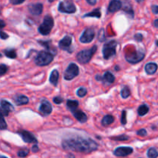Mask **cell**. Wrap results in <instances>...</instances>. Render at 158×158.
Returning a JSON list of instances; mask_svg holds the SVG:
<instances>
[{"mask_svg":"<svg viewBox=\"0 0 158 158\" xmlns=\"http://www.w3.org/2000/svg\"><path fill=\"white\" fill-rule=\"evenodd\" d=\"M103 81L106 82L107 83H109V84H111V83H114V80H115V77H114V76L110 72L106 71L104 73V75H103V77H102V81H103Z\"/></svg>","mask_w":158,"mask_h":158,"instance_id":"cell-21","label":"cell"},{"mask_svg":"<svg viewBox=\"0 0 158 158\" xmlns=\"http://www.w3.org/2000/svg\"><path fill=\"white\" fill-rule=\"evenodd\" d=\"M86 2H87L89 5H92V6H94V5H95L96 3H97V0H86Z\"/></svg>","mask_w":158,"mask_h":158,"instance_id":"cell-44","label":"cell"},{"mask_svg":"<svg viewBox=\"0 0 158 158\" xmlns=\"http://www.w3.org/2000/svg\"><path fill=\"white\" fill-rule=\"evenodd\" d=\"M121 97H123V99H126L128 97H130L131 95V90H130L129 87L128 86H124V87L121 90Z\"/></svg>","mask_w":158,"mask_h":158,"instance_id":"cell-29","label":"cell"},{"mask_svg":"<svg viewBox=\"0 0 158 158\" xmlns=\"http://www.w3.org/2000/svg\"><path fill=\"white\" fill-rule=\"evenodd\" d=\"M54 26L53 19L50 15H46L43 19V23L40 26L38 30L40 34L43 35H49Z\"/></svg>","mask_w":158,"mask_h":158,"instance_id":"cell-4","label":"cell"},{"mask_svg":"<svg viewBox=\"0 0 158 158\" xmlns=\"http://www.w3.org/2000/svg\"><path fill=\"white\" fill-rule=\"evenodd\" d=\"M137 135L140 136V137H145L147 135V131L144 129H140L137 132Z\"/></svg>","mask_w":158,"mask_h":158,"instance_id":"cell-37","label":"cell"},{"mask_svg":"<svg viewBox=\"0 0 158 158\" xmlns=\"http://www.w3.org/2000/svg\"><path fill=\"white\" fill-rule=\"evenodd\" d=\"M5 55L10 59L16 58V52L14 49H7L4 50Z\"/></svg>","mask_w":158,"mask_h":158,"instance_id":"cell-26","label":"cell"},{"mask_svg":"<svg viewBox=\"0 0 158 158\" xmlns=\"http://www.w3.org/2000/svg\"><path fill=\"white\" fill-rule=\"evenodd\" d=\"M136 1H137V2H143V0H136Z\"/></svg>","mask_w":158,"mask_h":158,"instance_id":"cell-47","label":"cell"},{"mask_svg":"<svg viewBox=\"0 0 158 158\" xmlns=\"http://www.w3.org/2000/svg\"><path fill=\"white\" fill-rule=\"evenodd\" d=\"M154 26H155V28H158V26H157V20L156 19L155 21H154Z\"/></svg>","mask_w":158,"mask_h":158,"instance_id":"cell-46","label":"cell"},{"mask_svg":"<svg viewBox=\"0 0 158 158\" xmlns=\"http://www.w3.org/2000/svg\"><path fill=\"white\" fill-rule=\"evenodd\" d=\"M94 37H95V32L93 29L89 28L83 32L80 38V41L82 43H89L93 41Z\"/></svg>","mask_w":158,"mask_h":158,"instance_id":"cell-9","label":"cell"},{"mask_svg":"<svg viewBox=\"0 0 158 158\" xmlns=\"http://www.w3.org/2000/svg\"><path fill=\"white\" fill-rule=\"evenodd\" d=\"M13 100L14 101H15V104L18 105V106L27 104V103H29V98H28L27 97H26V96L20 95V94L15 95V97H13Z\"/></svg>","mask_w":158,"mask_h":158,"instance_id":"cell-18","label":"cell"},{"mask_svg":"<svg viewBox=\"0 0 158 158\" xmlns=\"http://www.w3.org/2000/svg\"><path fill=\"white\" fill-rule=\"evenodd\" d=\"M78 66L76 63H70L64 73V79L66 80H72L79 75Z\"/></svg>","mask_w":158,"mask_h":158,"instance_id":"cell-6","label":"cell"},{"mask_svg":"<svg viewBox=\"0 0 158 158\" xmlns=\"http://www.w3.org/2000/svg\"><path fill=\"white\" fill-rule=\"evenodd\" d=\"M117 43L115 40H111L108 42L103 46V55L105 60H109L116 55V48H117Z\"/></svg>","mask_w":158,"mask_h":158,"instance_id":"cell-5","label":"cell"},{"mask_svg":"<svg viewBox=\"0 0 158 158\" xmlns=\"http://www.w3.org/2000/svg\"><path fill=\"white\" fill-rule=\"evenodd\" d=\"M114 122V117L112 115H106L102 120V125L104 127L109 126Z\"/></svg>","mask_w":158,"mask_h":158,"instance_id":"cell-22","label":"cell"},{"mask_svg":"<svg viewBox=\"0 0 158 158\" xmlns=\"http://www.w3.org/2000/svg\"><path fill=\"white\" fill-rule=\"evenodd\" d=\"M52 105L48 100H43L41 102V104L40 106V111L42 114H43L44 116L49 115L52 113Z\"/></svg>","mask_w":158,"mask_h":158,"instance_id":"cell-12","label":"cell"},{"mask_svg":"<svg viewBox=\"0 0 158 158\" xmlns=\"http://www.w3.org/2000/svg\"><path fill=\"white\" fill-rule=\"evenodd\" d=\"M77 95H78L80 97H85V96L86 95V94H87V90H86V88L80 87V89L77 90Z\"/></svg>","mask_w":158,"mask_h":158,"instance_id":"cell-31","label":"cell"},{"mask_svg":"<svg viewBox=\"0 0 158 158\" xmlns=\"http://www.w3.org/2000/svg\"><path fill=\"white\" fill-rule=\"evenodd\" d=\"M0 106L2 107V114H4L5 116H8L9 112L13 110L14 107L9 102L6 101V100H2L0 103Z\"/></svg>","mask_w":158,"mask_h":158,"instance_id":"cell-15","label":"cell"},{"mask_svg":"<svg viewBox=\"0 0 158 158\" xmlns=\"http://www.w3.org/2000/svg\"><path fill=\"white\" fill-rule=\"evenodd\" d=\"M32 152H34V153L38 152V151H39V148H38V146H37L36 144L34 145V146L32 148Z\"/></svg>","mask_w":158,"mask_h":158,"instance_id":"cell-43","label":"cell"},{"mask_svg":"<svg viewBox=\"0 0 158 158\" xmlns=\"http://www.w3.org/2000/svg\"><path fill=\"white\" fill-rule=\"evenodd\" d=\"M73 114L74 117L77 119L78 121H80V123H85L87 120V116L85 114L84 112H83L82 110H80L76 109L75 110L73 111Z\"/></svg>","mask_w":158,"mask_h":158,"instance_id":"cell-17","label":"cell"},{"mask_svg":"<svg viewBox=\"0 0 158 158\" xmlns=\"http://www.w3.org/2000/svg\"><path fill=\"white\" fill-rule=\"evenodd\" d=\"M157 69V65L154 63H149L145 66V71L148 75H152L156 73Z\"/></svg>","mask_w":158,"mask_h":158,"instance_id":"cell-19","label":"cell"},{"mask_svg":"<svg viewBox=\"0 0 158 158\" xmlns=\"http://www.w3.org/2000/svg\"><path fill=\"white\" fill-rule=\"evenodd\" d=\"M59 11L63 13H74L77 11L75 5L71 2H61L59 5Z\"/></svg>","mask_w":158,"mask_h":158,"instance_id":"cell-7","label":"cell"},{"mask_svg":"<svg viewBox=\"0 0 158 158\" xmlns=\"http://www.w3.org/2000/svg\"><path fill=\"white\" fill-rule=\"evenodd\" d=\"M72 44V37L70 35H66L63 39H62L59 43V47L61 49L66 50L70 47Z\"/></svg>","mask_w":158,"mask_h":158,"instance_id":"cell-14","label":"cell"},{"mask_svg":"<svg viewBox=\"0 0 158 158\" xmlns=\"http://www.w3.org/2000/svg\"><path fill=\"white\" fill-rule=\"evenodd\" d=\"M134 152V149L130 147H120L115 149L114 154L117 157H127Z\"/></svg>","mask_w":158,"mask_h":158,"instance_id":"cell-10","label":"cell"},{"mask_svg":"<svg viewBox=\"0 0 158 158\" xmlns=\"http://www.w3.org/2000/svg\"><path fill=\"white\" fill-rule=\"evenodd\" d=\"M149 112V107H148V105L143 104L138 108V110H137V113H138V115L140 116V117H143V116L146 115Z\"/></svg>","mask_w":158,"mask_h":158,"instance_id":"cell-24","label":"cell"},{"mask_svg":"<svg viewBox=\"0 0 158 158\" xmlns=\"http://www.w3.org/2000/svg\"><path fill=\"white\" fill-rule=\"evenodd\" d=\"M8 71V67L4 64L0 65V76H2L6 73Z\"/></svg>","mask_w":158,"mask_h":158,"instance_id":"cell-33","label":"cell"},{"mask_svg":"<svg viewBox=\"0 0 158 158\" xmlns=\"http://www.w3.org/2000/svg\"><path fill=\"white\" fill-rule=\"evenodd\" d=\"M145 54L143 52L141 51H137V52H133L131 55H127L126 56V60L127 61L129 62L130 63L132 64H136V63H139L140 61L143 60L144 58Z\"/></svg>","mask_w":158,"mask_h":158,"instance_id":"cell-8","label":"cell"},{"mask_svg":"<svg viewBox=\"0 0 158 158\" xmlns=\"http://www.w3.org/2000/svg\"><path fill=\"white\" fill-rule=\"evenodd\" d=\"M53 1H55V0H49V2H53Z\"/></svg>","mask_w":158,"mask_h":158,"instance_id":"cell-48","label":"cell"},{"mask_svg":"<svg viewBox=\"0 0 158 158\" xmlns=\"http://www.w3.org/2000/svg\"><path fill=\"white\" fill-rule=\"evenodd\" d=\"M112 139L114 140H119V141H122V140H127L128 139H129V137L123 134V135L118 136V137H112Z\"/></svg>","mask_w":158,"mask_h":158,"instance_id":"cell-32","label":"cell"},{"mask_svg":"<svg viewBox=\"0 0 158 158\" xmlns=\"http://www.w3.org/2000/svg\"><path fill=\"white\" fill-rule=\"evenodd\" d=\"M122 8V2L120 0H112L108 6V12H115Z\"/></svg>","mask_w":158,"mask_h":158,"instance_id":"cell-16","label":"cell"},{"mask_svg":"<svg viewBox=\"0 0 158 158\" xmlns=\"http://www.w3.org/2000/svg\"><path fill=\"white\" fill-rule=\"evenodd\" d=\"M63 148L66 151H76V152L89 154L98 149L97 142L89 138L81 137H70L65 139L62 142Z\"/></svg>","mask_w":158,"mask_h":158,"instance_id":"cell-1","label":"cell"},{"mask_svg":"<svg viewBox=\"0 0 158 158\" xmlns=\"http://www.w3.org/2000/svg\"><path fill=\"white\" fill-rule=\"evenodd\" d=\"M28 9H29V12L32 15H40L43 12V6L42 3H35H35H32V4L29 5Z\"/></svg>","mask_w":158,"mask_h":158,"instance_id":"cell-13","label":"cell"},{"mask_svg":"<svg viewBox=\"0 0 158 158\" xmlns=\"http://www.w3.org/2000/svg\"><path fill=\"white\" fill-rule=\"evenodd\" d=\"M158 156V153L156 148H151L148 151V157L150 158H156Z\"/></svg>","mask_w":158,"mask_h":158,"instance_id":"cell-28","label":"cell"},{"mask_svg":"<svg viewBox=\"0 0 158 158\" xmlns=\"http://www.w3.org/2000/svg\"><path fill=\"white\" fill-rule=\"evenodd\" d=\"M59 80V72L56 69H54L52 71L50 74V77H49V82H50L51 84H52L53 86H56L57 83H58Z\"/></svg>","mask_w":158,"mask_h":158,"instance_id":"cell-20","label":"cell"},{"mask_svg":"<svg viewBox=\"0 0 158 158\" xmlns=\"http://www.w3.org/2000/svg\"><path fill=\"white\" fill-rule=\"evenodd\" d=\"M53 102L56 104H61L63 102V99L61 97H56L55 98H53Z\"/></svg>","mask_w":158,"mask_h":158,"instance_id":"cell-36","label":"cell"},{"mask_svg":"<svg viewBox=\"0 0 158 158\" xmlns=\"http://www.w3.org/2000/svg\"><path fill=\"white\" fill-rule=\"evenodd\" d=\"M100 16H101V12H100V9H94L93 12H89V13H86L83 15V17H84V18H86V17H94V18L99 19V18H100Z\"/></svg>","mask_w":158,"mask_h":158,"instance_id":"cell-25","label":"cell"},{"mask_svg":"<svg viewBox=\"0 0 158 158\" xmlns=\"http://www.w3.org/2000/svg\"><path fill=\"white\" fill-rule=\"evenodd\" d=\"M134 39H135V40H137V42H141L142 40H143V35H142V34L137 33V34H136L135 35H134Z\"/></svg>","mask_w":158,"mask_h":158,"instance_id":"cell-38","label":"cell"},{"mask_svg":"<svg viewBox=\"0 0 158 158\" xmlns=\"http://www.w3.org/2000/svg\"><path fill=\"white\" fill-rule=\"evenodd\" d=\"M25 1H26V0H9V2H10L12 5L22 4V3L24 2Z\"/></svg>","mask_w":158,"mask_h":158,"instance_id":"cell-39","label":"cell"},{"mask_svg":"<svg viewBox=\"0 0 158 158\" xmlns=\"http://www.w3.org/2000/svg\"><path fill=\"white\" fill-rule=\"evenodd\" d=\"M7 127V123L3 117V114L0 112V130H5Z\"/></svg>","mask_w":158,"mask_h":158,"instance_id":"cell-30","label":"cell"},{"mask_svg":"<svg viewBox=\"0 0 158 158\" xmlns=\"http://www.w3.org/2000/svg\"><path fill=\"white\" fill-rule=\"evenodd\" d=\"M29 154V151L28 150H23L18 152V156L20 157H25Z\"/></svg>","mask_w":158,"mask_h":158,"instance_id":"cell-35","label":"cell"},{"mask_svg":"<svg viewBox=\"0 0 158 158\" xmlns=\"http://www.w3.org/2000/svg\"><path fill=\"white\" fill-rule=\"evenodd\" d=\"M53 60V55L47 51H41L37 55L35 60V63L37 66H44L49 65Z\"/></svg>","mask_w":158,"mask_h":158,"instance_id":"cell-3","label":"cell"},{"mask_svg":"<svg viewBox=\"0 0 158 158\" xmlns=\"http://www.w3.org/2000/svg\"><path fill=\"white\" fill-rule=\"evenodd\" d=\"M0 57H2V54L1 53H0Z\"/></svg>","mask_w":158,"mask_h":158,"instance_id":"cell-49","label":"cell"},{"mask_svg":"<svg viewBox=\"0 0 158 158\" xmlns=\"http://www.w3.org/2000/svg\"><path fill=\"white\" fill-rule=\"evenodd\" d=\"M97 50V46H94L91 49H84V50H82L79 52L77 55V59L78 60L79 63H82V64H85V63H87L90 61L91 58L93 57V56L94 55L96 52Z\"/></svg>","mask_w":158,"mask_h":158,"instance_id":"cell-2","label":"cell"},{"mask_svg":"<svg viewBox=\"0 0 158 158\" xmlns=\"http://www.w3.org/2000/svg\"><path fill=\"white\" fill-rule=\"evenodd\" d=\"M152 11L154 14H157L158 13V6L157 5H154V6H152Z\"/></svg>","mask_w":158,"mask_h":158,"instance_id":"cell-42","label":"cell"},{"mask_svg":"<svg viewBox=\"0 0 158 158\" xmlns=\"http://www.w3.org/2000/svg\"><path fill=\"white\" fill-rule=\"evenodd\" d=\"M0 38L2 40H7L9 38V35H7L6 32H2V31H0Z\"/></svg>","mask_w":158,"mask_h":158,"instance_id":"cell-40","label":"cell"},{"mask_svg":"<svg viewBox=\"0 0 158 158\" xmlns=\"http://www.w3.org/2000/svg\"><path fill=\"white\" fill-rule=\"evenodd\" d=\"M120 122L123 125H125L127 123V115H126V111L123 110L121 115V119H120Z\"/></svg>","mask_w":158,"mask_h":158,"instance_id":"cell-34","label":"cell"},{"mask_svg":"<svg viewBox=\"0 0 158 158\" xmlns=\"http://www.w3.org/2000/svg\"><path fill=\"white\" fill-rule=\"evenodd\" d=\"M66 105H67V107L69 108V110H70L71 112H73V111L75 110L76 109H77V107L79 106V102L77 101V100H67Z\"/></svg>","mask_w":158,"mask_h":158,"instance_id":"cell-23","label":"cell"},{"mask_svg":"<svg viewBox=\"0 0 158 158\" xmlns=\"http://www.w3.org/2000/svg\"><path fill=\"white\" fill-rule=\"evenodd\" d=\"M5 26H6V23L3 20L0 19V29H2Z\"/></svg>","mask_w":158,"mask_h":158,"instance_id":"cell-45","label":"cell"},{"mask_svg":"<svg viewBox=\"0 0 158 158\" xmlns=\"http://www.w3.org/2000/svg\"><path fill=\"white\" fill-rule=\"evenodd\" d=\"M100 37H102V38H101V42H103V40H104V39H105V36H104V30H103V29H100V32H99L98 39H100Z\"/></svg>","mask_w":158,"mask_h":158,"instance_id":"cell-41","label":"cell"},{"mask_svg":"<svg viewBox=\"0 0 158 158\" xmlns=\"http://www.w3.org/2000/svg\"><path fill=\"white\" fill-rule=\"evenodd\" d=\"M39 43H40V45H42L43 46H44L46 49H47L48 50H52V51H56V50L55 48H52V46H51V42L50 41H41V40H40L39 41Z\"/></svg>","mask_w":158,"mask_h":158,"instance_id":"cell-27","label":"cell"},{"mask_svg":"<svg viewBox=\"0 0 158 158\" xmlns=\"http://www.w3.org/2000/svg\"><path fill=\"white\" fill-rule=\"evenodd\" d=\"M18 134L22 137V139L26 143H37V140L35 137V136H33V134H31L30 132H28V131H19Z\"/></svg>","mask_w":158,"mask_h":158,"instance_id":"cell-11","label":"cell"}]
</instances>
